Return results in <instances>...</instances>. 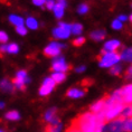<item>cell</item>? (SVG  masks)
I'll use <instances>...</instances> for the list:
<instances>
[{
    "label": "cell",
    "mask_w": 132,
    "mask_h": 132,
    "mask_svg": "<svg viewBox=\"0 0 132 132\" xmlns=\"http://www.w3.org/2000/svg\"><path fill=\"white\" fill-rule=\"evenodd\" d=\"M81 132H103L105 127V119L102 113H85L78 117L73 122Z\"/></svg>",
    "instance_id": "obj_1"
},
{
    "label": "cell",
    "mask_w": 132,
    "mask_h": 132,
    "mask_svg": "<svg viewBox=\"0 0 132 132\" xmlns=\"http://www.w3.org/2000/svg\"><path fill=\"white\" fill-rule=\"evenodd\" d=\"M120 59L121 56L117 53H109L103 51L102 56L100 57V66L101 67H112V66L117 65Z\"/></svg>",
    "instance_id": "obj_2"
},
{
    "label": "cell",
    "mask_w": 132,
    "mask_h": 132,
    "mask_svg": "<svg viewBox=\"0 0 132 132\" xmlns=\"http://www.w3.org/2000/svg\"><path fill=\"white\" fill-rule=\"evenodd\" d=\"M124 106L125 105L123 103H118V104L111 105V106L104 109V111L101 112V113L103 114L105 121H109V120H112V119H114L117 117H120V114L122 113Z\"/></svg>",
    "instance_id": "obj_3"
},
{
    "label": "cell",
    "mask_w": 132,
    "mask_h": 132,
    "mask_svg": "<svg viewBox=\"0 0 132 132\" xmlns=\"http://www.w3.org/2000/svg\"><path fill=\"white\" fill-rule=\"evenodd\" d=\"M71 31H72V26H70L68 24H63V22H61L58 27H56L54 30H53V35H54L55 38L65 39L70 36Z\"/></svg>",
    "instance_id": "obj_4"
},
{
    "label": "cell",
    "mask_w": 132,
    "mask_h": 132,
    "mask_svg": "<svg viewBox=\"0 0 132 132\" xmlns=\"http://www.w3.org/2000/svg\"><path fill=\"white\" fill-rule=\"evenodd\" d=\"M123 119H115L112 122H110L108 125H105L103 129V132H124L123 128Z\"/></svg>",
    "instance_id": "obj_5"
},
{
    "label": "cell",
    "mask_w": 132,
    "mask_h": 132,
    "mask_svg": "<svg viewBox=\"0 0 132 132\" xmlns=\"http://www.w3.org/2000/svg\"><path fill=\"white\" fill-rule=\"evenodd\" d=\"M62 47H64V46L54 42V43H52V44H49L47 47L44 49V54L46 56H48V57H56V56L61 53Z\"/></svg>",
    "instance_id": "obj_6"
},
{
    "label": "cell",
    "mask_w": 132,
    "mask_h": 132,
    "mask_svg": "<svg viewBox=\"0 0 132 132\" xmlns=\"http://www.w3.org/2000/svg\"><path fill=\"white\" fill-rule=\"evenodd\" d=\"M28 82V78H27V73L25 71H19L17 75H16L15 80H14V84H15V87L19 88V90H24L25 88V83Z\"/></svg>",
    "instance_id": "obj_7"
},
{
    "label": "cell",
    "mask_w": 132,
    "mask_h": 132,
    "mask_svg": "<svg viewBox=\"0 0 132 132\" xmlns=\"http://www.w3.org/2000/svg\"><path fill=\"white\" fill-rule=\"evenodd\" d=\"M53 70L56 72H59V73H64L65 71L68 70V65L66 64L65 59L63 57H56L54 61H53Z\"/></svg>",
    "instance_id": "obj_8"
},
{
    "label": "cell",
    "mask_w": 132,
    "mask_h": 132,
    "mask_svg": "<svg viewBox=\"0 0 132 132\" xmlns=\"http://www.w3.org/2000/svg\"><path fill=\"white\" fill-rule=\"evenodd\" d=\"M54 86H55L54 80H53L52 77L46 78V80L44 81V83H43V86L40 87V90H39V94L43 95V96H45V95H48L53 91Z\"/></svg>",
    "instance_id": "obj_9"
},
{
    "label": "cell",
    "mask_w": 132,
    "mask_h": 132,
    "mask_svg": "<svg viewBox=\"0 0 132 132\" xmlns=\"http://www.w3.org/2000/svg\"><path fill=\"white\" fill-rule=\"evenodd\" d=\"M123 103H132V84L127 85L121 90Z\"/></svg>",
    "instance_id": "obj_10"
},
{
    "label": "cell",
    "mask_w": 132,
    "mask_h": 132,
    "mask_svg": "<svg viewBox=\"0 0 132 132\" xmlns=\"http://www.w3.org/2000/svg\"><path fill=\"white\" fill-rule=\"evenodd\" d=\"M104 109H105V98L94 103L91 106V111H92V113H94V114H98V113H101V112H103Z\"/></svg>",
    "instance_id": "obj_11"
},
{
    "label": "cell",
    "mask_w": 132,
    "mask_h": 132,
    "mask_svg": "<svg viewBox=\"0 0 132 132\" xmlns=\"http://www.w3.org/2000/svg\"><path fill=\"white\" fill-rule=\"evenodd\" d=\"M120 47V42L118 40H109L105 43L104 45V51L105 52H109V53H114V51H117V49Z\"/></svg>",
    "instance_id": "obj_12"
},
{
    "label": "cell",
    "mask_w": 132,
    "mask_h": 132,
    "mask_svg": "<svg viewBox=\"0 0 132 132\" xmlns=\"http://www.w3.org/2000/svg\"><path fill=\"white\" fill-rule=\"evenodd\" d=\"M66 6V2L65 1H58L57 4L55 5V8H54V12H55V16L57 18H62L63 14H64V8Z\"/></svg>",
    "instance_id": "obj_13"
},
{
    "label": "cell",
    "mask_w": 132,
    "mask_h": 132,
    "mask_svg": "<svg viewBox=\"0 0 132 132\" xmlns=\"http://www.w3.org/2000/svg\"><path fill=\"white\" fill-rule=\"evenodd\" d=\"M18 45L17 44H9V45H4L0 47V52H6L9 54H16L18 52Z\"/></svg>",
    "instance_id": "obj_14"
},
{
    "label": "cell",
    "mask_w": 132,
    "mask_h": 132,
    "mask_svg": "<svg viewBox=\"0 0 132 132\" xmlns=\"http://www.w3.org/2000/svg\"><path fill=\"white\" fill-rule=\"evenodd\" d=\"M62 129V124L61 122H59L58 120L56 122H53V123H49L47 127H46V132H59Z\"/></svg>",
    "instance_id": "obj_15"
},
{
    "label": "cell",
    "mask_w": 132,
    "mask_h": 132,
    "mask_svg": "<svg viewBox=\"0 0 132 132\" xmlns=\"http://www.w3.org/2000/svg\"><path fill=\"white\" fill-rule=\"evenodd\" d=\"M119 118L123 119V120L132 118V104L125 105L124 109H123V111H122V113L120 114V117H119Z\"/></svg>",
    "instance_id": "obj_16"
},
{
    "label": "cell",
    "mask_w": 132,
    "mask_h": 132,
    "mask_svg": "<svg viewBox=\"0 0 132 132\" xmlns=\"http://www.w3.org/2000/svg\"><path fill=\"white\" fill-rule=\"evenodd\" d=\"M45 120L49 122V123L57 121V118H56V109H51V110L47 111V113L45 114Z\"/></svg>",
    "instance_id": "obj_17"
},
{
    "label": "cell",
    "mask_w": 132,
    "mask_h": 132,
    "mask_svg": "<svg viewBox=\"0 0 132 132\" xmlns=\"http://www.w3.org/2000/svg\"><path fill=\"white\" fill-rule=\"evenodd\" d=\"M0 87H1V90L5 91V92H12L15 86L8 80H4V81H1V83H0Z\"/></svg>",
    "instance_id": "obj_18"
},
{
    "label": "cell",
    "mask_w": 132,
    "mask_h": 132,
    "mask_svg": "<svg viewBox=\"0 0 132 132\" xmlns=\"http://www.w3.org/2000/svg\"><path fill=\"white\" fill-rule=\"evenodd\" d=\"M91 38L94 40H103L105 38V31L104 30H95L91 34Z\"/></svg>",
    "instance_id": "obj_19"
},
{
    "label": "cell",
    "mask_w": 132,
    "mask_h": 132,
    "mask_svg": "<svg viewBox=\"0 0 132 132\" xmlns=\"http://www.w3.org/2000/svg\"><path fill=\"white\" fill-rule=\"evenodd\" d=\"M67 95L70 97H73V98H77V97H81L84 95V91H81L78 88H72L67 92Z\"/></svg>",
    "instance_id": "obj_20"
},
{
    "label": "cell",
    "mask_w": 132,
    "mask_h": 132,
    "mask_svg": "<svg viewBox=\"0 0 132 132\" xmlns=\"http://www.w3.org/2000/svg\"><path fill=\"white\" fill-rule=\"evenodd\" d=\"M9 20H10L11 24L16 25V27H18V26H24V20H22L21 17H19L17 15H11L10 17H9Z\"/></svg>",
    "instance_id": "obj_21"
},
{
    "label": "cell",
    "mask_w": 132,
    "mask_h": 132,
    "mask_svg": "<svg viewBox=\"0 0 132 132\" xmlns=\"http://www.w3.org/2000/svg\"><path fill=\"white\" fill-rule=\"evenodd\" d=\"M65 77H66V75L64 73H59V72H55V73L52 75V78L54 80L55 83H62V82L65 80Z\"/></svg>",
    "instance_id": "obj_22"
},
{
    "label": "cell",
    "mask_w": 132,
    "mask_h": 132,
    "mask_svg": "<svg viewBox=\"0 0 132 132\" xmlns=\"http://www.w3.org/2000/svg\"><path fill=\"white\" fill-rule=\"evenodd\" d=\"M121 58L128 62H132V48H128L121 54Z\"/></svg>",
    "instance_id": "obj_23"
},
{
    "label": "cell",
    "mask_w": 132,
    "mask_h": 132,
    "mask_svg": "<svg viewBox=\"0 0 132 132\" xmlns=\"http://www.w3.org/2000/svg\"><path fill=\"white\" fill-rule=\"evenodd\" d=\"M26 24H27V27L30 28V29H37V27H38L37 20H36L35 18H31V17H29L27 20H26Z\"/></svg>",
    "instance_id": "obj_24"
},
{
    "label": "cell",
    "mask_w": 132,
    "mask_h": 132,
    "mask_svg": "<svg viewBox=\"0 0 132 132\" xmlns=\"http://www.w3.org/2000/svg\"><path fill=\"white\" fill-rule=\"evenodd\" d=\"M6 118H7L8 120L16 121V120H18V119L20 118V115H19V113L17 111H10V112H8V113L6 114Z\"/></svg>",
    "instance_id": "obj_25"
},
{
    "label": "cell",
    "mask_w": 132,
    "mask_h": 132,
    "mask_svg": "<svg viewBox=\"0 0 132 132\" xmlns=\"http://www.w3.org/2000/svg\"><path fill=\"white\" fill-rule=\"evenodd\" d=\"M82 30H83V27H82L81 24H74L72 25V34H75V35H80Z\"/></svg>",
    "instance_id": "obj_26"
},
{
    "label": "cell",
    "mask_w": 132,
    "mask_h": 132,
    "mask_svg": "<svg viewBox=\"0 0 132 132\" xmlns=\"http://www.w3.org/2000/svg\"><path fill=\"white\" fill-rule=\"evenodd\" d=\"M121 71H122V67L120 65H114V66H112V67H111L110 73L113 74V75H119L121 73Z\"/></svg>",
    "instance_id": "obj_27"
},
{
    "label": "cell",
    "mask_w": 132,
    "mask_h": 132,
    "mask_svg": "<svg viewBox=\"0 0 132 132\" xmlns=\"http://www.w3.org/2000/svg\"><path fill=\"white\" fill-rule=\"evenodd\" d=\"M77 11H78V14H81V15H84V14H86V12L88 11V6L87 5H81L80 7H78L77 9Z\"/></svg>",
    "instance_id": "obj_28"
},
{
    "label": "cell",
    "mask_w": 132,
    "mask_h": 132,
    "mask_svg": "<svg viewBox=\"0 0 132 132\" xmlns=\"http://www.w3.org/2000/svg\"><path fill=\"white\" fill-rule=\"evenodd\" d=\"M84 42H85V38H84V37H78V38H76V39H74L73 45H74V46H81V45L84 44Z\"/></svg>",
    "instance_id": "obj_29"
},
{
    "label": "cell",
    "mask_w": 132,
    "mask_h": 132,
    "mask_svg": "<svg viewBox=\"0 0 132 132\" xmlns=\"http://www.w3.org/2000/svg\"><path fill=\"white\" fill-rule=\"evenodd\" d=\"M112 28H114V29H121L122 28V22L119 20V19L114 20L113 22H112Z\"/></svg>",
    "instance_id": "obj_30"
},
{
    "label": "cell",
    "mask_w": 132,
    "mask_h": 132,
    "mask_svg": "<svg viewBox=\"0 0 132 132\" xmlns=\"http://www.w3.org/2000/svg\"><path fill=\"white\" fill-rule=\"evenodd\" d=\"M16 30H17V32L20 35H26V32H27L25 26H18V27H16Z\"/></svg>",
    "instance_id": "obj_31"
},
{
    "label": "cell",
    "mask_w": 132,
    "mask_h": 132,
    "mask_svg": "<svg viewBox=\"0 0 132 132\" xmlns=\"http://www.w3.org/2000/svg\"><path fill=\"white\" fill-rule=\"evenodd\" d=\"M8 40V35L5 31H0V43H6Z\"/></svg>",
    "instance_id": "obj_32"
},
{
    "label": "cell",
    "mask_w": 132,
    "mask_h": 132,
    "mask_svg": "<svg viewBox=\"0 0 132 132\" xmlns=\"http://www.w3.org/2000/svg\"><path fill=\"white\" fill-rule=\"evenodd\" d=\"M55 2L54 1H46V7H47L48 9H53L54 10V8H55Z\"/></svg>",
    "instance_id": "obj_33"
},
{
    "label": "cell",
    "mask_w": 132,
    "mask_h": 132,
    "mask_svg": "<svg viewBox=\"0 0 132 132\" xmlns=\"http://www.w3.org/2000/svg\"><path fill=\"white\" fill-rule=\"evenodd\" d=\"M125 77L127 78H132V65L128 68V71L125 72Z\"/></svg>",
    "instance_id": "obj_34"
},
{
    "label": "cell",
    "mask_w": 132,
    "mask_h": 132,
    "mask_svg": "<svg viewBox=\"0 0 132 132\" xmlns=\"http://www.w3.org/2000/svg\"><path fill=\"white\" fill-rule=\"evenodd\" d=\"M34 5H36V6H42V5H44V4H46V1H44V0H34Z\"/></svg>",
    "instance_id": "obj_35"
},
{
    "label": "cell",
    "mask_w": 132,
    "mask_h": 132,
    "mask_svg": "<svg viewBox=\"0 0 132 132\" xmlns=\"http://www.w3.org/2000/svg\"><path fill=\"white\" fill-rule=\"evenodd\" d=\"M84 70H85V67H84V66H81V67L76 68V72H84Z\"/></svg>",
    "instance_id": "obj_36"
},
{
    "label": "cell",
    "mask_w": 132,
    "mask_h": 132,
    "mask_svg": "<svg viewBox=\"0 0 132 132\" xmlns=\"http://www.w3.org/2000/svg\"><path fill=\"white\" fill-rule=\"evenodd\" d=\"M119 20L124 21V20H127V17H125V16H120V17H119Z\"/></svg>",
    "instance_id": "obj_37"
},
{
    "label": "cell",
    "mask_w": 132,
    "mask_h": 132,
    "mask_svg": "<svg viewBox=\"0 0 132 132\" xmlns=\"http://www.w3.org/2000/svg\"><path fill=\"white\" fill-rule=\"evenodd\" d=\"M5 106V104L4 103H2V102H0V109H2V108H4Z\"/></svg>",
    "instance_id": "obj_38"
},
{
    "label": "cell",
    "mask_w": 132,
    "mask_h": 132,
    "mask_svg": "<svg viewBox=\"0 0 132 132\" xmlns=\"http://www.w3.org/2000/svg\"><path fill=\"white\" fill-rule=\"evenodd\" d=\"M130 20L132 21V15H131V17H130Z\"/></svg>",
    "instance_id": "obj_39"
},
{
    "label": "cell",
    "mask_w": 132,
    "mask_h": 132,
    "mask_svg": "<svg viewBox=\"0 0 132 132\" xmlns=\"http://www.w3.org/2000/svg\"><path fill=\"white\" fill-rule=\"evenodd\" d=\"M0 132H4V131H1V130H0Z\"/></svg>",
    "instance_id": "obj_40"
}]
</instances>
